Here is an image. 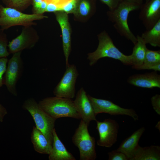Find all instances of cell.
<instances>
[{"label":"cell","mask_w":160,"mask_h":160,"mask_svg":"<svg viewBox=\"0 0 160 160\" xmlns=\"http://www.w3.org/2000/svg\"><path fill=\"white\" fill-rule=\"evenodd\" d=\"M141 6L127 0H124L115 9L109 10L107 12L109 20L113 23L117 33L134 44L137 42V39L129 28L128 19L129 13L139 9Z\"/></svg>","instance_id":"1"},{"label":"cell","mask_w":160,"mask_h":160,"mask_svg":"<svg viewBox=\"0 0 160 160\" xmlns=\"http://www.w3.org/2000/svg\"><path fill=\"white\" fill-rule=\"evenodd\" d=\"M97 36L99 44L97 49L88 54L87 59L90 66L94 65L100 59L105 57L119 60L125 65H132L131 55H126L121 52L115 45L106 31H102Z\"/></svg>","instance_id":"2"},{"label":"cell","mask_w":160,"mask_h":160,"mask_svg":"<svg viewBox=\"0 0 160 160\" xmlns=\"http://www.w3.org/2000/svg\"><path fill=\"white\" fill-rule=\"evenodd\" d=\"M38 104L45 112L56 119L65 117L81 119L71 99L49 97L40 101Z\"/></svg>","instance_id":"3"},{"label":"cell","mask_w":160,"mask_h":160,"mask_svg":"<svg viewBox=\"0 0 160 160\" xmlns=\"http://www.w3.org/2000/svg\"><path fill=\"white\" fill-rule=\"evenodd\" d=\"M23 108L31 114L35 123L36 127L45 136L52 145L53 131L56 119L45 112L33 98H30L24 102Z\"/></svg>","instance_id":"4"},{"label":"cell","mask_w":160,"mask_h":160,"mask_svg":"<svg viewBox=\"0 0 160 160\" xmlns=\"http://www.w3.org/2000/svg\"><path fill=\"white\" fill-rule=\"evenodd\" d=\"M88 127L81 119L72 138L73 143L79 149L80 160H95L97 157L95 140L90 135Z\"/></svg>","instance_id":"5"},{"label":"cell","mask_w":160,"mask_h":160,"mask_svg":"<svg viewBox=\"0 0 160 160\" xmlns=\"http://www.w3.org/2000/svg\"><path fill=\"white\" fill-rule=\"evenodd\" d=\"M47 17L43 14H26L14 8L2 7L0 15V26L1 29L4 31L14 26L34 25V21Z\"/></svg>","instance_id":"6"},{"label":"cell","mask_w":160,"mask_h":160,"mask_svg":"<svg viewBox=\"0 0 160 160\" xmlns=\"http://www.w3.org/2000/svg\"><path fill=\"white\" fill-rule=\"evenodd\" d=\"M22 52L13 54L8 60V65L3 77V84L14 96L17 95L16 86L23 72V64L21 57Z\"/></svg>","instance_id":"7"},{"label":"cell","mask_w":160,"mask_h":160,"mask_svg":"<svg viewBox=\"0 0 160 160\" xmlns=\"http://www.w3.org/2000/svg\"><path fill=\"white\" fill-rule=\"evenodd\" d=\"M79 75L76 66L69 65L60 81L54 89L53 93L55 96L72 99L75 95V84Z\"/></svg>","instance_id":"8"},{"label":"cell","mask_w":160,"mask_h":160,"mask_svg":"<svg viewBox=\"0 0 160 160\" xmlns=\"http://www.w3.org/2000/svg\"><path fill=\"white\" fill-rule=\"evenodd\" d=\"M87 95L96 115L101 113L112 115H125L131 117L135 121L138 120L139 116L133 109L123 108L110 100Z\"/></svg>","instance_id":"9"},{"label":"cell","mask_w":160,"mask_h":160,"mask_svg":"<svg viewBox=\"0 0 160 160\" xmlns=\"http://www.w3.org/2000/svg\"><path fill=\"white\" fill-rule=\"evenodd\" d=\"M96 129L99 138L97 141V145L107 148L111 147L117 141L119 128L118 123L110 118L103 121H96Z\"/></svg>","instance_id":"10"},{"label":"cell","mask_w":160,"mask_h":160,"mask_svg":"<svg viewBox=\"0 0 160 160\" xmlns=\"http://www.w3.org/2000/svg\"><path fill=\"white\" fill-rule=\"evenodd\" d=\"M39 39L37 33L32 25L23 26L20 34L9 42V52L13 54L25 49H31Z\"/></svg>","instance_id":"11"},{"label":"cell","mask_w":160,"mask_h":160,"mask_svg":"<svg viewBox=\"0 0 160 160\" xmlns=\"http://www.w3.org/2000/svg\"><path fill=\"white\" fill-rule=\"evenodd\" d=\"M139 18L146 30L152 28L160 20V0H150L142 4Z\"/></svg>","instance_id":"12"},{"label":"cell","mask_w":160,"mask_h":160,"mask_svg":"<svg viewBox=\"0 0 160 160\" xmlns=\"http://www.w3.org/2000/svg\"><path fill=\"white\" fill-rule=\"evenodd\" d=\"M73 103L82 119L88 126L92 121L97 120L93 107L83 87L78 91Z\"/></svg>","instance_id":"13"},{"label":"cell","mask_w":160,"mask_h":160,"mask_svg":"<svg viewBox=\"0 0 160 160\" xmlns=\"http://www.w3.org/2000/svg\"><path fill=\"white\" fill-rule=\"evenodd\" d=\"M55 13L56 20L62 31L63 49L65 57L66 68L70 65L68 58L71 50V30L68 17L67 14L63 11Z\"/></svg>","instance_id":"14"},{"label":"cell","mask_w":160,"mask_h":160,"mask_svg":"<svg viewBox=\"0 0 160 160\" xmlns=\"http://www.w3.org/2000/svg\"><path fill=\"white\" fill-rule=\"evenodd\" d=\"M128 83L133 85L144 88H160V75L156 71L136 74L129 76Z\"/></svg>","instance_id":"15"},{"label":"cell","mask_w":160,"mask_h":160,"mask_svg":"<svg viewBox=\"0 0 160 160\" xmlns=\"http://www.w3.org/2000/svg\"><path fill=\"white\" fill-rule=\"evenodd\" d=\"M145 129L142 127L136 130L123 140L116 150L124 153L128 160H131L139 146V141Z\"/></svg>","instance_id":"16"},{"label":"cell","mask_w":160,"mask_h":160,"mask_svg":"<svg viewBox=\"0 0 160 160\" xmlns=\"http://www.w3.org/2000/svg\"><path fill=\"white\" fill-rule=\"evenodd\" d=\"M52 149L49 155V160H76V159L67 150L58 137L55 128L53 131Z\"/></svg>","instance_id":"17"},{"label":"cell","mask_w":160,"mask_h":160,"mask_svg":"<svg viewBox=\"0 0 160 160\" xmlns=\"http://www.w3.org/2000/svg\"><path fill=\"white\" fill-rule=\"evenodd\" d=\"M31 139L34 148L36 151L48 155L50 153L52 149V145L36 127L34 126L33 127Z\"/></svg>","instance_id":"18"},{"label":"cell","mask_w":160,"mask_h":160,"mask_svg":"<svg viewBox=\"0 0 160 160\" xmlns=\"http://www.w3.org/2000/svg\"><path fill=\"white\" fill-rule=\"evenodd\" d=\"M137 42L133 48L131 56L132 67H137L142 65L144 62L147 48L146 44L139 35L136 36Z\"/></svg>","instance_id":"19"},{"label":"cell","mask_w":160,"mask_h":160,"mask_svg":"<svg viewBox=\"0 0 160 160\" xmlns=\"http://www.w3.org/2000/svg\"><path fill=\"white\" fill-rule=\"evenodd\" d=\"M160 146L152 145L142 147L139 145L131 160H159Z\"/></svg>","instance_id":"20"},{"label":"cell","mask_w":160,"mask_h":160,"mask_svg":"<svg viewBox=\"0 0 160 160\" xmlns=\"http://www.w3.org/2000/svg\"><path fill=\"white\" fill-rule=\"evenodd\" d=\"M140 36L146 44L160 47V20L152 28L146 30Z\"/></svg>","instance_id":"21"},{"label":"cell","mask_w":160,"mask_h":160,"mask_svg":"<svg viewBox=\"0 0 160 160\" xmlns=\"http://www.w3.org/2000/svg\"><path fill=\"white\" fill-rule=\"evenodd\" d=\"M91 6L87 0H80L77 1L76 11L74 14L81 17L88 15L91 10Z\"/></svg>","instance_id":"22"},{"label":"cell","mask_w":160,"mask_h":160,"mask_svg":"<svg viewBox=\"0 0 160 160\" xmlns=\"http://www.w3.org/2000/svg\"><path fill=\"white\" fill-rule=\"evenodd\" d=\"M159 63H160V50L153 51L147 48L143 64L153 65Z\"/></svg>","instance_id":"23"},{"label":"cell","mask_w":160,"mask_h":160,"mask_svg":"<svg viewBox=\"0 0 160 160\" xmlns=\"http://www.w3.org/2000/svg\"><path fill=\"white\" fill-rule=\"evenodd\" d=\"M8 41L3 31L0 30V58L6 57L9 53L7 49Z\"/></svg>","instance_id":"24"},{"label":"cell","mask_w":160,"mask_h":160,"mask_svg":"<svg viewBox=\"0 0 160 160\" xmlns=\"http://www.w3.org/2000/svg\"><path fill=\"white\" fill-rule=\"evenodd\" d=\"M78 0H70L64 5L61 8V11L67 14L74 13L77 7Z\"/></svg>","instance_id":"25"},{"label":"cell","mask_w":160,"mask_h":160,"mask_svg":"<svg viewBox=\"0 0 160 160\" xmlns=\"http://www.w3.org/2000/svg\"><path fill=\"white\" fill-rule=\"evenodd\" d=\"M108 155L109 160H128L124 153L116 149L108 152Z\"/></svg>","instance_id":"26"},{"label":"cell","mask_w":160,"mask_h":160,"mask_svg":"<svg viewBox=\"0 0 160 160\" xmlns=\"http://www.w3.org/2000/svg\"><path fill=\"white\" fill-rule=\"evenodd\" d=\"M8 60L6 57L0 58V88L3 84V77L6 71Z\"/></svg>","instance_id":"27"},{"label":"cell","mask_w":160,"mask_h":160,"mask_svg":"<svg viewBox=\"0 0 160 160\" xmlns=\"http://www.w3.org/2000/svg\"><path fill=\"white\" fill-rule=\"evenodd\" d=\"M152 105L157 113L160 115V95L156 94L151 98Z\"/></svg>","instance_id":"28"},{"label":"cell","mask_w":160,"mask_h":160,"mask_svg":"<svg viewBox=\"0 0 160 160\" xmlns=\"http://www.w3.org/2000/svg\"><path fill=\"white\" fill-rule=\"evenodd\" d=\"M9 7L16 9L19 11L26 4L28 0H7Z\"/></svg>","instance_id":"29"},{"label":"cell","mask_w":160,"mask_h":160,"mask_svg":"<svg viewBox=\"0 0 160 160\" xmlns=\"http://www.w3.org/2000/svg\"><path fill=\"white\" fill-rule=\"evenodd\" d=\"M133 68L137 70H152L155 71H160V63L153 65H144L142 64L141 65L134 67Z\"/></svg>","instance_id":"30"},{"label":"cell","mask_w":160,"mask_h":160,"mask_svg":"<svg viewBox=\"0 0 160 160\" xmlns=\"http://www.w3.org/2000/svg\"><path fill=\"white\" fill-rule=\"evenodd\" d=\"M100 0L108 7L109 10H112L115 9L124 0Z\"/></svg>","instance_id":"31"},{"label":"cell","mask_w":160,"mask_h":160,"mask_svg":"<svg viewBox=\"0 0 160 160\" xmlns=\"http://www.w3.org/2000/svg\"><path fill=\"white\" fill-rule=\"evenodd\" d=\"M58 11H61V8L57 4L52 2L48 4L45 12H55Z\"/></svg>","instance_id":"32"},{"label":"cell","mask_w":160,"mask_h":160,"mask_svg":"<svg viewBox=\"0 0 160 160\" xmlns=\"http://www.w3.org/2000/svg\"><path fill=\"white\" fill-rule=\"evenodd\" d=\"M7 113L6 109L0 103V122L3 121L4 118Z\"/></svg>","instance_id":"33"},{"label":"cell","mask_w":160,"mask_h":160,"mask_svg":"<svg viewBox=\"0 0 160 160\" xmlns=\"http://www.w3.org/2000/svg\"><path fill=\"white\" fill-rule=\"evenodd\" d=\"M131 2H134L140 5H141L143 3V0H127Z\"/></svg>","instance_id":"34"},{"label":"cell","mask_w":160,"mask_h":160,"mask_svg":"<svg viewBox=\"0 0 160 160\" xmlns=\"http://www.w3.org/2000/svg\"><path fill=\"white\" fill-rule=\"evenodd\" d=\"M160 121H159L158 122V123L156 124V125L155 127L156 128L158 129L160 131Z\"/></svg>","instance_id":"35"},{"label":"cell","mask_w":160,"mask_h":160,"mask_svg":"<svg viewBox=\"0 0 160 160\" xmlns=\"http://www.w3.org/2000/svg\"><path fill=\"white\" fill-rule=\"evenodd\" d=\"M1 7H1V6H0V15L1 11Z\"/></svg>","instance_id":"36"},{"label":"cell","mask_w":160,"mask_h":160,"mask_svg":"<svg viewBox=\"0 0 160 160\" xmlns=\"http://www.w3.org/2000/svg\"><path fill=\"white\" fill-rule=\"evenodd\" d=\"M150 0H145V2H147L148 1H149Z\"/></svg>","instance_id":"37"}]
</instances>
